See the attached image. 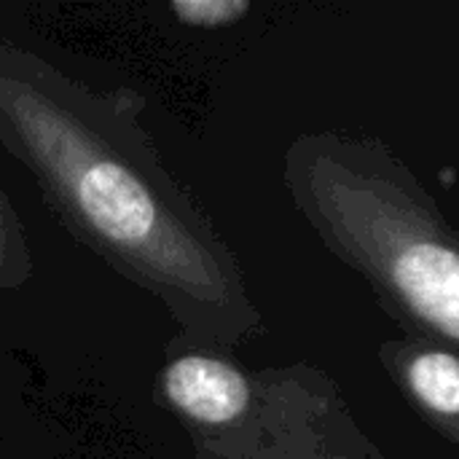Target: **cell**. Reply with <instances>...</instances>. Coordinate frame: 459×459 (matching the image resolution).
<instances>
[{"label":"cell","instance_id":"5","mask_svg":"<svg viewBox=\"0 0 459 459\" xmlns=\"http://www.w3.org/2000/svg\"><path fill=\"white\" fill-rule=\"evenodd\" d=\"M32 277V258L24 226L0 188V290L24 285Z\"/></svg>","mask_w":459,"mask_h":459},{"label":"cell","instance_id":"6","mask_svg":"<svg viewBox=\"0 0 459 459\" xmlns=\"http://www.w3.org/2000/svg\"><path fill=\"white\" fill-rule=\"evenodd\" d=\"M253 11L247 0H172L169 13L183 27L194 30H223L239 24Z\"/></svg>","mask_w":459,"mask_h":459},{"label":"cell","instance_id":"1","mask_svg":"<svg viewBox=\"0 0 459 459\" xmlns=\"http://www.w3.org/2000/svg\"><path fill=\"white\" fill-rule=\"evenodd\" d=\"M143 113L134 89H94L0 38V145L83 247L164 304L180 339L234 355L264 333V315Z\"/></svg>","mask_w":459,"mask_h":459},{"label":"cell","instance_id":"2","mask_svg":"<svg viewBox=\"0 0 459 459\" xmlns=\"http://www.w3.org/2000/svg\"><path fill=\"white\" fill-rule=\"evenodd\" d=\"M282 186L403 331L459 352V229L398 151L371 134L301 132L282 153Z\"/></svg>","mask_w":459,"mask_h":459},{"label":"cell","instance_id":"3","mask_svg":"<svg viewBox=\"0 0 459 459\" xmlns=\"http://www.w3.org/2000/svg\"><path fill=\"white\" fill-rule=\"evenodd\" d=\"M156 393L188 430L194 459H387L312 363L247 368L178 336Z\"/></svg>","mask_w":459,"mask_h":459},{"label":"cell","instance_id":"4","mask_svg":"<svg viewBox=\"0 0 459 459\" xmlns=\"http://www.w3.org/2000/svg\"><path fill=\"white\" fill-rule=\"evenodd\" d=\"M377 360L411 411L459 449V352L403 331L377 350Z\"/></svg>","mask_w":459,"mask_h":459}]
</instances>
